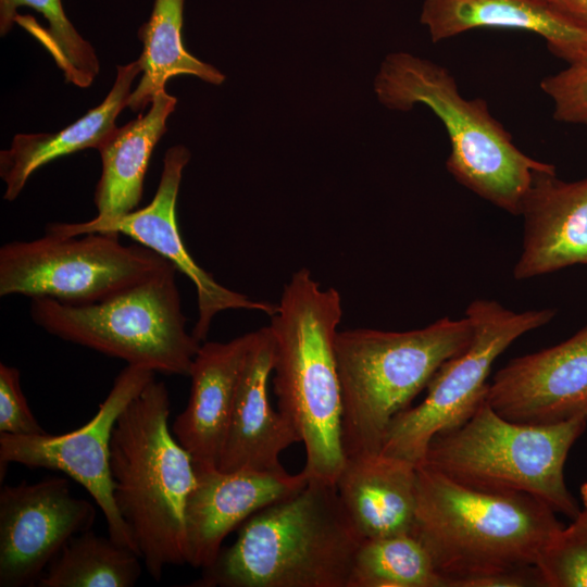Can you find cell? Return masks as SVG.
Returning <instances> with one entry per match:
<instances>
[{
  "mask_svg": "<svg viewBox=\"0 0 587 587\" xmlns=\"http://www.w3.org/2000/svg\"><path fill=\"white\" fill-rule=\"evenodd\" d=\"M34 435L46 433L33 414L21 386L20 371L0 364V434Z\"/></svg>",
  "mask_w": 587,
  "mask_h": 587,
  "instance_id": "cell-29",
  "label": "cell"
},
{
  "mask_svg": "<svg viewBox=\"0 0 587 587\" xmlns=\"http://www.w3.org/2000/svg\"><path fill=\"white\" fill-rule=\"evenodd\" d=\"M540 88L553 103L555 121L587 125V60L545 77Z\"/></svg>",
  "mask_w": 587,
  "mask_h": 587,
  "instance_id": "cell-28",
  "label": "cell"
},
{
  "mask_svg": "<svg viewBox=\"0 0 587 587\" xmlns=\"http://www.w3.org/2000/svg\"><path fill=\"white\" fill-rule=\"evenodd\" d=\"M466 315L408 332L355 328L335 340L345 457L380 452L392 420L410 408L440 366L471 344Z\"/></svg>",
  "mask_w": 587,
  "mask_h": 587,
  "instance_id": "cell-5",
  "label": "cell"
},
{
  "mask_svg": "<svg viewBox=\"0 0 587 587\" xmlns=\"http://www.w3.org/2000/svg\"><path fill=\"white\" fill-rule=\"evenodd\" d=\"M189 159L190 152L183 145L173 146L166 151L157 192L145 208L118 215H97L82 223H52L47 226L46 233L62 237L97 232L123 234L168 260L195 285L198 320L191 334L201 342L207 338L217 313L229 309H246L271 316L276 312L277 304L254 301L226 288L189 254L176 221L177 195Z\"/></svg>",
  "mask_w": 587,
  "mask_h": 587,
  "instance_id": "cell-12",
  "label": "cell"
},
{
  "mask_svg": "<svg viewBox=\"0 0 587 587\" xmlns=\"http://www.w3.org/2000/svg\"><path fill=\"white\" fill-rule=\"evenodd\" d=\"M557 11L587 30V0H547Z\"/></svg>",
  "mask_w": 587,
  "mask_h": 587,
  "instance_id": "cell-30",
  "label": "cell"
},
{
  "mask_svg": "<svg viewBox=\"0 0 587 587\" xmlns=\"http://www.w3.org/2000/svg\"><path fill=\"white\" fill-rule=\"evenodd\" d=\"M171 264L150 278L98 303L70 305L30 299L32 320L49 334L127 365L189 376L200 341L186 330Z\"/></svg>",
  "mask_w": 587,
  "mask_h": 587,
  "instance_id": "cell-8",
  "label": "cell"
},
{
  "mask_svg": "<svg viewBox=\"0 0 587 587\" xmlns=\"http://www.w3.org/2000/svg\"><path fill=\"white\" fill-rule=\"evenodd\" d=\"M378 101L390 110L428 107L442 122L450 153L446 165L453 178L480 198L520 215L535 171L554 165L522 152L491 115L482 98L466 99L442 65L408 52L388 54L374 80Z\"/></svg>",
  "mask_w": 587,
  "mask_h": 587,
  "instance_id": "cell-6",
  "label": "cell"
},
{
  "mask_svg": "<svg viewBox=\"0 0 587 587\" xmlns=\"http://www.w3.org/2000/svg\"><path fill=\"white\" fill-rule=\"evenodd\" d=\"M348 587H447L433 560L412 533L362 540Z\"/></svg>",
  "mask_w": 587,
  "mask_h": 587,
  "instance_id": "cell-26",
  "label": "cell"
},
{
  "mask_svg": "<svg viewBox=\"0 0 587 587\" xmlns=\"http://www.w3.org/2000/svg\"><path fill=\"white\" fill-rule=\"evenodd\" d=\"M196 486L186 511L187 564L210 566L227 535L261 509L287 498L308 484L301 471L291 475L282 466L272 471H221L195 462Z\"/></svg>",
  "mask_w": 587,
  "mask_h": 587,
  "instance_id": "cell-15",
  "label": "cell"
},
{
  "mask_svg": "<svg viewBox=\"0 0 587 587\" xmlns=\"http://www.w3.org/2000/svg\"><path fill=\"white\" fill-rule=\"evenodd\" d=\"M465 315L474 325L470 346L440 366L420 404L392 420L380 452L420 464L433 437L461 426L486 398L495 360L517 338L549 323L555 310L515 312L477 299Z\"/></svg>",
  "mask_w": 587,
  "mask_h": 587,
  "instance_id": "cell-10",
  "label": "cell"
},
{
  "mask_svg": "<svg viewBox=\"0 0 587 587\" xmlns=\"http://www.w3.org/2000/svg\"><path fill=\"white\" fill-rule=\"evenodd\" d=\"M486 401L515 423L587 419V326L561 344L508 362L488 384Z\"/></svg>",
  "mask_w": 587,
  "mask_h": 587,
  "instance_id": "cell-14",
  "label": "cell"
},
{
  "mask_svg": "<svg viewBox=\"0 0 587 587\" xmlns=\"http://www.w3.org/2000/svg\"><path fill=\"white\" fill-rule=\"evenodd\" d=\"M416 467L383 452L346 458L335 487L345 515L361 541L412 533Z\"/></svg>",
  "mask_w": 587,
  "mask_h": 587,
  "instance_id": "cell-19",
  "label": "cell"
},
{
  "mask_svg": "<svg viewBox=\"0 0 587 587\" xmlns=\"http://www.w3.org/2000/svg\"><path fill=\"white\" fill-rule=\"evenodd\" d=\"M341 316L338 290L322 289L303 267L285 285L268 326L278 411L301 438L308 479L329 484H335L346 461L335 351Z\"/></svg>",
  "mask_w": 587,
  "mask_h": 587,
  "instance_id": "cell-3",
  "label": "cell"
},
{
  "mask_svg": "<svg viewBox=\"0 0 587 587\" xmlns=\"http://www.w3.org/2000/svg\"><path fill=\"white\" fill-rule=\"evenodd\" d=\"M275 346L268 326L254 330L239 377L227 437L217 463L221 471H272L279 454L301 442L295 427L270 403L267 383Z\"/></svg>",
  "mask_w": 587,
  "mask_h": 587,
  "instance_id": "cell-17",
  "label": "cell"
},
{
  "mask_svg": "<svg viewBox=\"0 0 587 587\" xmlns=\"http://www.w3.org/2000/svg\"><path fill=\"white\" fill-rule=\"evenodd\" d=\"M416 474L412 534L447 587H489L500 575L536 566L563 528L534 496L471 488L423 464Z\"/></svg>",
  "mask_w": 587,
  "mask_h": 587,
  "instance_id": "cell-1",
  "label": "cell"
},
{
  "mask_svg": "<svg viewBox=\"0 0 587 587\" xmlns=\"http://www.w3.org/2000/svg\"><path fill=\"white\" fill-rule=\"evenodd\" d=\"M95 516L93 505L73 496L66 478L3 485L0 490V587L37 586L65 542L90 529Z\"/></svg>",
  "mask_w": 587,
  "mask_h": 587,
  "instance_id": "cell-13",
  "label": "cell"
},
{
  "mask_svg": "<svg viewBox=\"0 0 587 587\" xmlns=\"http://www.w3.org/2000/svg\"><path fill=\"white\" fill-rule=\"evenodd\" d=\"M253 336L251 332L227 342H205L193 359L189 400L172 432L195 462L217 466Z\"/></svg>",
  "mask_w": 587,
  "mask_h": 587,
  "instance_id": "cell-18",
  "label": "cell"
},
{
  "mask_svg": "<svg viewBox=\"0 0 587 587\" xmlns=\"http://www.w3.org/2000/svg\"><path fill=\"white\" fill-rule=\"evenodd\" d=\"M171 400L153 378L120 414L111 437L114 500L149 575L187 564L186 504L197 477L170 430Z\"/></svg>",
  "mask_w": 587,
  "mask_h": 587,
  "instance_id": "cell-4",
  "label": "cell"
},
{
  "mask_svg": "<svg viewBox=\"0 0 587 587\" xmlns=\"http://www.w3.org/2000/svg\"><path fill=\"white\" fill-rule=\"evenodd\" d=\"M153 378L155 372L127 365L116 376L110 392L92 419L71 433L62 435L1 433V479L9 463L65 473L80 484L100 507L107 521L109 536L138 554L132 533L115 504L110 446L120 414Z\"/></svg>",
  "mask_w": 587,
  "mask_h": 587,
  "instance_id": "cell-11",
  "label": "cell"
},
{
  "mask_svg": "<svg viewBox=\"0 0 587 587\" xmlns=\"http://www.w3.org/2000/svg\"><path fill=\"white\" fill-rule=\"evenodd\" d=\"M113 87L104 100L60 132L17 134L10 148L0 152V176L5 184L3 199L13 201L33 173L45 164L86 148L99 149L116 129L115 120L128 105L130 87L141 73L139 60L116 67Z\"/></svg>",
  "mask_w": 587,
  "mask_h": 587,
  "instance_id": "cell-21",
  "label": "cell"
},
{
  "mask_svg": "<svg viewBox=\"0 0 587 587\" xmlns=\"http://www.w3.org/2000/svg\"><path fill=\"white\" fill-rule=\"evenodd\" d=\"M421 23L434 42L474 28L517 29L539 35L569 64L587 60V30L547 0H424Z\"/></svg>",
  "mask_w": 587,
  "mask_h": 587,
  "instance_id": "cell-20",
  "label": "cell"
},
{
  "mask_svg": "<svg viewBox=\"0 0 587 587\" xmlns=\"http://www.w3.org/2000/svg\"><path fill=\"white\" fill-rule=\"evenodd\" d=\"M185 0H154L149 20L138 29L142 42L139 57L141 79L132 91L127 108L145 109L165 90L166 82L177 75L196 76L221 85L225 75L211 64L190 54L183 45L182 28Z\"/></svg>",
  "mask_w": 587,
  "mask_h": 587,
  "instance_id": "cell-23",
  "label": "cell"
},
{
  "mask_svg": "<svg viewBox=\"0 0 587 587\" xmlns=\"http://www.w3.org/2000/svg\"><path fill=\"white\" fill-rule=\"evenodd\" d=\"M520 215L524 236L515 279L587 265V177L563 182L555 170L535 171Z\"/></svg>",
  "mask_w": 587,
  "mask_h": 587,
  "instance_id": "cell-16",
  "label": "cell"
},
{
  "mask_svg": "<svg viewBox=\"0 0 587 587\" xmlns=\"http://www.w3.org/2000/svg\"><path fill=\"white\" fill-rule=\"evenodd\" d=\"M361 540L335 484L309 480L246 520L193 587H348Z\"/></svg>",
  "mask_w": 587,
  "mask_h": 587,
  "instance_id": "cell-2",
  "label": "cell"
},
{
  "mask_svg": "<svg viewBox=\"0 0 587 587\" xmlns=\"http://www.w3.org/2000/svg\"><path fill=\"white\" fill-rule=\"evenodd\" d=\"M544 586L587 587V529L563 527L537 563Z\"/></svg>",
  "mask_w": 587,
  "mask_h": 587,
  "instance_id": "cell-27",
  "label": "cell"
},
{
  "mask_svg": "<svg viewBox=\"0 0 587 587\" xmlns=\"http://www.w3.org/2000/svg\"><path fill=\"white\" fill-rule=\"evenodd\" d=\"M586 424L583 416L550 425L515 423L485 398L465 423L433 437L420 464L471 488L534 496L574 520L580 510L566 487L564 464Z\"/></svg>",
  "mask_w": 587,
  "mask_h": 587,
  "instance_id": "cell-7",
  "label": "cell"
},
{
  "mask_svg": "<svg viewBox=\"0 0 587 587\" xmlns=\"http://www.w3.org/2000/svg\"><path fill=\"white\" fill-rule=\"evenodd\" d=\"M140 557L110 536L87 529L71 537L47 566L39 587H132L141 575Z\"/></svg>",
  "mask_w": 587,
  "mask_h": 587,
  "instance_id": "cell-25",
  "label": "cell"
},
{
  "mask_svg": "<svg viewBox=\"0 0 587 587\" xmlns=\"http://www.w3.org/2000/svg\"><path fill=\"white\" fill-rule=\"evenodd\" d=\"M24 27L51 54L65 80L89 87L100 65L92 46L76 30L61 0H0V34Z\"/></svg>",
  "mask_w": 587,
  "mask_h": 587,
  "instance_id": "cell-24",
  "label": "cell"
},
{
  "mask_svg": "<svg viewBox=\"0 0 587 587\" xmlns=\"http://www.w3.org/2000/svg\"><path fill=\"white\" fill-rule=\"evenodd\" d=\"M172 263L117 233L11 241L0 249V296L49 298L70 305L107 300ZM174 265V264H173Z\"/></svg>",
  "mask_w": 587,
  "mask_h": 587,
  "instance_id": "cell-9",
  "label": "cell"
},
{
  "mask_svg": "<svg viewBox=\"0 0 587 587\" xmlns=\"http://www.w3.org/2000/svg\"><path fill=\"white\" fill-rule=\"evenodd\" d=\"M177 99L159 92L145 115L116 127L98 149L102 173L95 191L97 215H118L138 207L152 151L166 132Z\"/></svg>",
  "mask_w": 587,
  "mask_h": 587,
  "instance_id": "cell-22",
  "label": "cell"
},
{
  "mask_svg": "<svg viewBox=\"0 0 587 587\" xmlns=\"http://www.w3.org/2000/svg\"><path fill=\"white\" fill-rule=\"evenodd\" d=\"M580 498L584 509L579 511L578 515L573 520L572 524L578 528L587 529V483L580 486Z\"/></svg>",
  "mask_w": 587,
  "mask_h": 587,
  "instance_id": "cell-31",
  "label": "cell"
}]
</instances>
